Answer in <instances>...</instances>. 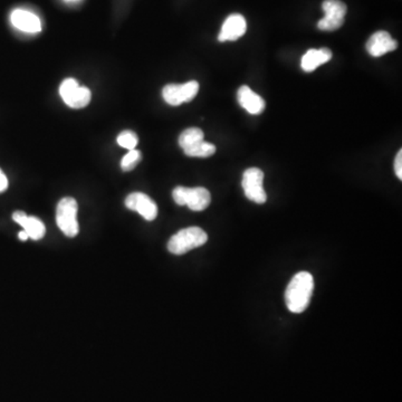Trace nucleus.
I'll list each match as a JSON object with an SVG mask.
<instances>
[{"label":"nucleus","mask_w":402,"mask_h":402,"mask_svg":"<svg viewBox=\"0 0 402 402\" xmlns=\"http://www.w3.org/2000/svg\"><path fill=\"white\" fill-rule=\"evenodd\" d=\"M313 290L314 278L311 273H298L285 290V303L288 311L294 314L303 313L310 305Z\"/></svg>","instance_id":"f257e3e1"},{"label":"nucleus","mask_w":402,"mask_h":402,"mask_svg":"<svg viewBox=\"0 0 402 402\" xmlns=\"http://www.w3.org/2000/svg\"><path fill=\"white\" fill-rule=\"evenodd\" d=\"M208 241V235L199 227H188L178 232L168 241V251L175 255H183L198 249Z\"/></svg>","instance_id":"f03ea898"},{"label":"nucleus","mask_w":402,"mask_h":402,"mask_svg":"<svg viewBox=\"0 0 402 402\" xmlns=\"http://www.w3.org/2000/svg\"><path fill=\"white\" fill-rule=\"evenodd\" d=\"M77 212L79 205L72 197H65L58 202L56 210V222L62 233L67 237L73 238L77 236L80 232L79 222H77Z\"/></svg>","instance_id":"7ed1b4c3"},{"label":"nucleus","mask_w":402,"mask_h":402,"mask_svg":"<svg viewBox=\"0 0 402 402\" xmlns=\"http://www.w3.org/2000/svg\"><path fill=\"white\" fill-rule=\"evenodd\" d=\"M173 200L179 206H188L192 212H202L210 206L212 202V196L210 191L204 187L196 188H185L177 187L173 191Z\"/></svg>","instance_id":"20e7f679"},{"label":"nucleus","mask_w":402,"mask_h":402,"mask_svg":"<svg viewBox=\"0 0 402 402\" xmlns=\"http://www.w3.org/2000/svg\"><path fill=\"white\" fill-rule=\"evenodd\" d=\"M60 95L67 107L83 109L91 102L92 93L87 87H81L74 79H66L60 87Z\"/></svg>","instance_id":"39448f33"},{"label":"nucleus","mask_w":402,"mask_h":402,"mask_svg":"<svg viewBox=\"0 0 402 402\" xmlns=\"http://www.w3.org/2000/svg\"><path fill=\"white\" fill-rule=\"evenodd\" d=\"M264 183V173L259 168H249L243 175L244 193L246 198L253 201L255 204L263 205L266 202L267 195L263 187Z\"/></svg>","instance_id":"423d86ee"},{"label":"nucleus","mask_w":402,"mask_h":402,"mask_svg":"<svg viewBox=\"0 0 402 402\" xmlns=\"http://www.w3.org/2000/svg\"><path fill=\"white\" fill-rule=\"evenodd\" d=\"M323 9V18L317 23V27L325 32H333L341 28L344 24L345 15H347V5L341 0H325L322 4Z\"/></svg>","instance_id":"0eeeda50"},{"label":"nucleus","mask_w":402,"mask_h":402,"mask_svg":"<svg viewBox=\"0 0 402 402\" xmlns=\"http://www.w3.org/2000/svg\"><path fill=\"white\" fill-rule=\"evenodd\" d=\"M198 92L199 83L197 81L187 82L185 84H169L162 89V97L168 104L178 107L192 101Z\"/></svg>","instance_id":"6e6552de"},{"label":"nucleus","mask_w":402,"mask_h":402,"mask_svg":"<svg viewBox=\"0 0 402 402\" xmlns=\"http://www.w3.org/2000/svg\"><path fill=\"white\" fill-rule=\"evenodd\" d=\"M11 23L17 31L25 34H38L42 32V21L40 17L27 9H13L11 13Z\"/></svg>","instance_id":"1a4fd4ad"},{"label":"nucleus","mask_w":402,"mask_h":402,"mask_svg":"<svg viewBox=\"0 0 402 402\" xmlns=\"http://www.w3.org/2000/svg\"><path fill=\"white\" fill-rule=\"evenodd\" d=\"M126 206L130 210L141 214L144 219L152 222L158 216V206L148 195L142 192H134L126 199Z\"/></svg>","instance_id":"9d476101"},{"label":"nucleus","mask_w":402,"mask_h":402,"mask_svg":"<svg viewBox=\"0 0 402 402\" xmlns=\"http://www.w3.org/2000/svg\"><path fill=\"white\" fill-rule=\"evenodd\" d=\"M247 31V23L245 17L241 13H233L226 18L218 35L219 42H234L245 35Z\"/></svg>","instance_id":"9b49d317"},{"label":"nucleus","mask_w":402,"mask_h":402,"mask_svg":"<svg viewBox=\"0 0 402 402\" xmlns=\"http://www.w3.org/2000/svg\"><path fill=\"white\" fill-rule=\"evenodd\" d=\"M397 48L398 43L392 38L389 33L384 31L374 33L366 42V50L374 58L386 55V53L393 52Z\"/></svg>","instance_id":"f8f14e48"},{"label":"nucleus","mask_w":402,"mask_h":402,"mask_svg":"<svg viewBox=\"0 0 402 402\" xmlns=\"http://www.w3.org/2000/svg\"><path fill=\"white\" fill-rule=\"evenodd\" d=\"M237 99L244 110L247 111L249 114H261V113L264 112L265 107H266L264 99L259 97L255 92L251 91V87H246V85L238 89Z\"/></svg>","instance_id":"ddd939ff"},{"label":"nucleus","mask_w":402,"mask_h":402,"mask_svg":"<svg viewBox=\"0 0 402 402\" xmlns=\"http://www.w3.org/2000/svg\"><path fill=\"white\" fill-rule=\"evenodd\" d=\"M13 219L24 228L27 235L33 241H40L46 234V228L42 220L33 216H27L24 212H13Z\"/></svg>","instance_id":"4468645a"},{"label":"nucleus","mask_w":402,"mask_h":402,"mask_svg":"<svg viewBox=\"0 0 402 402\" xmlns=\"http://www.w3.org/2000/svg\"><path fill=\"white\" fill-rule=\"evenodd\" d=\"M332 58V52L329 48H320V50H308L302 58L300 66L303 71L313 72L316 68L327 63Z\"/></svg>","instance_id":"2eb2a0df"},{"label":"nucleus","mask_w":402,"mask_h":402,"mask_svg":"<svg viewBox=\"0 0 402 402\" xmlns=\"http://www.w3.org/2000/svg\"><path fill=\"white\" fill-rule=\"evenodd\" d=\"M204 132L199 128H189L183 131L179 136V146L183 150L188 149L199 142L204 141Z\"/></svg>","instance_id":"dca6fc26"},{"label":"nucleus","mask_w":402,"mask_h":402,"mask_svg":"<svg viewBox=\"0 0 402 402\" xmlns=\"http://www.w3.org/2000/svg\"><path fill=\"white\" fill-rule=\"evenodd\" d=\"M185 156L192 158H208L214 156L216 152V146L210 142L201 141L188 149L183 150Z\"/></svg>","instance_id":"f3484780"},{"label":"nucleus","mask_w":402,"mask_h":402,"mask_svg":"<svg viewBox=\"0 0 402 402\" xmlns=\"http://www.w3.org/2000/svg\"><path fill=\"white\" fill-rule=\"evenodd\" d=\"M142 154L138 150H130L128 153L123 157L122 161H121V169L123 171H131L134 170L136 165H138V162L141 161Z\"/></svg>","instance_id":"a211bd4d"},{"label":"nucleus","mask_w":402,"mask_h":402,"mask_svg":"<svg viewBox=\"0 0 402 402\" xmlns=\"http://www.w3.org/2000/svg\"><path fill=\"white\" fill-rule=\"evenodd\" d=\"M116 141L119 146L130 151V150L136 149L138 143V138L132 131H123L116 138Z\"/></svg>","instance_id":"6ab92c4d"},{"label":"nucleus","mask_w":402,"mask_h":402,"mask_svg":"<svg viewBox=\"0 0 402 402\" xmlns=\"http://www.w3.org/2000/svg\"><path fill=\"white\" fill-rule=\"evenodd\" d=\"M394 173L399 178V180H402V151L400 150L396 156L394 160Z\"/></svg>","instance_id":"aec40b11"},{"label":"nucleus","mask_w":402,"mask_h":402,"mask_svg":"<svg viewBox=\"0 0 402 402\" xmlns=\"http://www.w3.org/2000/svg\"><path fill=\"white\" fill-rule=\"evenodd\" d=\"M7 188H9V179L3 173V170L0 169V193L4 192Z\"/></svg>","instance_id":"412c9836"},{"label":"nucleus","mask_w":402,"mask_h":402,"mask_svg":"<svg viewBox=\"0 0 402 402\" xmlns=\"http://www.w3.org/2000/svg\"><path fill=\"white\" fill-rule=\"evenodd\" d=\"M18 238L19 239H21V241H26L27 239H28L29 236L27 235V233L26 232H25V230H23V232H21V233L18 234Z\"/></svg>","instance_id":"4be33fe9"},{"label":"nucleus","mask_w":402,"mask_h":402,"mask_svg":"<svg viewBox=\"0 0 402 402\" xmlns=\"http://www.w3.org/2000/svg\"><path fill=\"white\" fill-rule=\"evenodd\" d=\"M64 3L67 4V5H77V4L81 3L82 0H63Z\"/></svg>","instance_id":"5701e85b"}]
</instances>
